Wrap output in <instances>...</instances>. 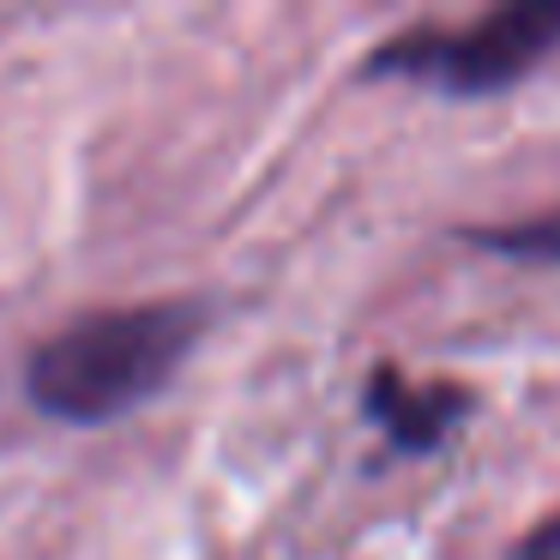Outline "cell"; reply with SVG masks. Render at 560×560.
Returning a JSON list of instances; mask_svg holds the SVG:
<instances>
[{"mask_svg":"<svg viewBox=\"0 0 560 560\" xmlns=\"http://www.w3.org/2000/svg\"><path fill=\"white\" fill-rule=\"evenodd\" d=\"M194 338H199L194 302L85 314L37 343V355L25 368L31 398H37V410L61 416V422H109V416L145 404L182 368Z\"/></svg>","mask_w":560,"mask_h":560,"instance_id":"cell-1","label":"cell"},{"mask_svg":"<svg viewBox=\"0 0 560 560\" xmlns=\"http://www.w3.org/2000/svg\"><path fill=\"white\" fill-rule=\"evenodd\" d=\"M555 49L560 0H512L458 31H404L374 55V73H398L416 85L452 91V97H482V91H500L530 67H542Z\"/></svg>","mask_w":560,"mask_h":560,"instance_id":"cell-2","label":"cell"},{"mask_svg":"<svg viewBox=\"0 0 560 560\" xmlns=\"http://www.w3.org/2000/svg\"><path fill=\"white\" fill-rule=\"evenodd\" d=\"M368 404H374V416L386 422V434L398 446H434L446 434V422L464 410V398L452 386H404L398 374H374Z\"/></svg>","mask_w":560,"mask_h":560,"instance_id":"cell-3","label":"cell"},{"mask_svg":"<svg viewBox=\"0 0 560 560\" xmlns=\"http://www.w3.org/2000/svg\"><path fill=\"white\" fill-rule=\"evenodd\" d=\"M476 242L494 247V254H512V259H548V266H560V206L536 211V218H518V223H500V230H482Z\"/></svg>","mask_w":560,"mask_h":560,"instance_id":"cell-4","label":"cell"},{"mask_svg":"<svg viewBox=\"0 0 560 560\" xmlns=\"http://www.w3.org/2000/svg\"><path fill=\"white\" fill-rule=\"evenodd\" d=\"M518 560H560V518L555 524H542V530L530 536V542H524V555Z\"/></svg>","mask_w":560,"mask_h":560,"instance_id":"cell-5","label":"cell"}]
</instances>
